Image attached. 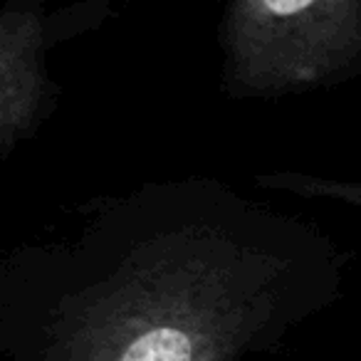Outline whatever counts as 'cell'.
Returning a JSON list of instances; mask_svg holds the SVG:
<instances>
[{"label":"cell","mask_w":361,"mask_h":361,"mask_svg":"<svg viewBox=\"0 0 361 361\" xmlns=\"http://www.w3.org/2000/svg\"><path fill=\"white\" fill-rule=\"evenodd\" d=\"M319 226L206 176L92 196L0 260L3 361H250L344 295Z\"/></svg>","instance_id":"cell-1"},{"label":"cell","mask_w":361,"mask_h":361,"mask_svg":"<svg viewBox=\"0 0 361 361\" xmlns=\"http://www.w3.org/2000/svg\"><path fill=\"white\" fill-rule=\"evenodd\" d=\"M226 85L282 94L361 72V0H228Z\"/></svg>","instance_id":"cell-2"},{"label":"cell","mask_w":361,"mask_h":361,"mask_svg":"<svg viewBox=\"0 0 361 361\" xmlns=\"http://www.w3.org/2000/svg\"><path fill=\"white\" fill-rule=\"evenodd\" d=\"M82 8V6H80ZM65 18L47 16L42 0H8L0 13V156L8 159L52 106L47 47L65 35Z\"/></svg>","instance_id":"cell-3"},{"label":"cell","mask_w":361,"mask_h":361,"mask_svg":"<svg viewBox=\"0 0 361 361\" xmlns=\"http://www.w3.org/2000/svg\"><path fill=\"white\" fill-rule=\"evenodd\" d=\"M262 188H282V191L300 193V196H319L334 198L351 206H361V183L351 180H334L324 176H307V173H267L257 178Z\"/></svg>","instance_id":"cell-4"}]
</instances>
